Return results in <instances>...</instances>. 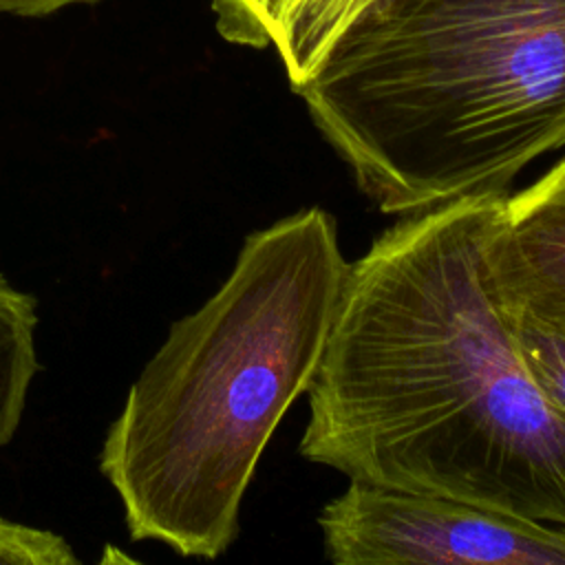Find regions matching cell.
<instances>
[{"instance_id":"cell-6","label":"cell","mask_w":565,"mask_h":565,"mask_svg":"<svg viewBox=\"0 0 565 565\" xmlns=\"http://www.w3.org/2000/svg\"><path fill=\"white\" fill-rule=\"evenodd\" d=\"M380 0H210L218 33L238 46L274 49L294 90L329 60Z\"/></svg>"},{"instance_id":"cell-2","label":"cell","mask_w":565,"mask_h":565,"mask_svg":"<svg viewBox=\"0 0 565 565\" xmlns=\"http://www.w3.org/2000/svg\"><path fill=\"white\" fill-rule=\"evenodd\" d=\"M349 263L329 212L249 234L214 296L177 320L99 452L135 541L212 561L258 459L320 364Z\"/></svg>"},{"instance_id":"cell-8","label":"cell","mask_w":565,"mask_h":565,"mask_svg":"<svg viewBox=\"0 0 565 565\" xmlns=\"http://www.w3.org/2000/svg\"><path fill=\"white\" fill-rule=\"evenodd\" d=\"M512 320L532 380L545 397L565 413V331L543 329L519 316H512Z\"/></svg>"},{"instance_id":"cell-3","label":"cell","mask_w":565,"mask_h":565,"mask_svg":"<svg viewBox=\"0 0 565 565\" xmlns=\"http://www.w3.org/2000/svg\"><path fill=\"white\" fill-rule=\"evenodd\" d=\"M296 93L384 214L505 194L565 148V0H380Z\"/></svg>"},{"instance_id":"cell-11","label":"cell","mask_w":565,"mask_h":565,"mask_svg":"<svg viewBox=\"0 0 565 565\" xmlns=\"http://www.w3.org/2000/svg\"><path fill=\"white\" fill-rule=\"evenodd\" d=\"M97 565H146V563L132 558L130 554H126V552L119 550L117 545H106V547L102 550V556H99Z\"/></svg>"},{"instance_id":"cell-10","label":"cell","mask_w":565,"mask_h":565,"mask_svg":"<svg viewBox=\"0 0 565 565\" xmlns=\"http://www.w3.org/2000/svg\"><path fill=\"white\" fill-rule=\"evenodd\" d=\"M86 2H97V0H0V13H11L20 18H42L64 7L86 4Z\"/></svg>"},{"instance_id":"cell-5","label":"cell","mask_w":565,"mask_h":565,"mask_svg":"<svg viewBox=\"0 0 565 565\" xmlns=\"http://www.w3.org/2000/svg\"><path fill=\"white\" fill-rule=\"evenodd\" d=\"M503 307L543 329L565 331V157L514 196L488 247Z\"/></svg>"},{"instance_id":"cell-7","label":"cell","mask_w":565,"mask_h":565,"mask_svg":"<svg viewBox=\"0 0 565 565\" xmlns=\"http://www.w3.org/2000/svg\"><path fill=\"white\" fill-rule=\"evenodd\" d=\"M35 300L0 274V448L15 435L38 373Z\"/></svg>"},{"instance_id":"cell-9","label":"cell","mask_w":565,"mask_h":565,"mask_svg":"<svg viewBox=\"0 0 565 565\" xmlns=\"http://www.w3.org/2000/svg\"><path fill=\"white\" fill-rule=\"evenodd\" d=\"M0 565H82V561L60 534L0 516Z\"/></svg>"},{"instance_id":"cell-4","label":"cell","mask_w":565,"mask_h":565,"mask_svg":"<svg viewBox=\"0 0 565 565\" xmlns=\"http://www.w3.org/2000/svg\"><path fill=\"white\" fill-rule=\"evenodd\" d=\"M318 525L333 565H565V527L512 512L349 483Z\"/></svg>"},{"instance_id":"cell-1","label":"cell","mask_w":565,"mask_h":565,"mask_svg":"<svg viewBox=\"0 0 565 565\" xmlns=\"http://www.w3.org/2000/svg\"><path fill=\"white\" fill-rule=\"evenodd\" d=\"M503 205L411 214L349 263L300 455L351 483L565 527V413L532 380L490 274Z\"/></svg>"}]
</instances>
